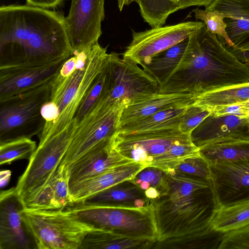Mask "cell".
I'll return each instance as SVG.
<instances>
[{
	"instance_id": "obj_31",
	"label": "cell",
	"mask_w": 249,
	"mask_h": 249,
	"mask_svg": "<svg viewBox=\"0 0 249 249\" xmlns=\"http://www.w3.org/2000/svg\"><path fill=\"white\" fill-rule=\"evenodd\" d=\"M37 148L30 138H22L0 144V164H9L19 160H29Z\"/></svg>"
},
{
	"instance_id": "obj_38",
	"label": "cell",
	"mask_w": 249,
	"mask_h": 249,
	"mask_svg": "<svg viewBox=\"0 0 249 249\" xmlns=\"http://www.w3.org/2000/svg\"><path fill=\"white\" fill-rule=\"evenodd\" d=\"M29 5L46 9L55 8L59 6L64 0H26Z\"/></svg>"
},
{
	"instance_id": "obj_33",
	"label": "cell",
	"mask_w": 249,
	"mask_h": 249,
	"mask_svg": "<svg viewBox=\"0 0 249 249\" xmlns=\"http://www.w3.org/2000/svg\"><path fill=\"white\" fill-rule=\"evenodd\" d=\"M173 172L193 175L206 180H210L209 163L199 154L181 161Z\"/></svg>"
},
{
	"instance_id": "obj_17",
	"label": "cell",
	"mask_w": 249,
	"mask_h": 249,
	"mask_svg": "<svg viewBox=\"0 0 249 249\" xmlns=\"http://www.w3.org/2000/svg\"><path fill=\"white\" fill-rule=\"evenodd\" d=\"M111 139L98 143L67 167L69 188L110 168L135 161L114 149L111 145Z\"/></svg>"
},
{
	"instance_id": "obj_44",
	"label": "cell",
	"mask_w": 249,
	"mask_h": 249,
	"mask_svg": "<svg viewBox=\"0 0 249 249\" xmlns=\"http://www.w3.org/2000/svg\"></svg>"
},
{
	"instance_id": "obj_8",
	"label": "cell",
	"mask_w": 249,
	"mask_h": 249,
	"mask_svg": "<svg viewBox=\"0 0 249 249\" xmlns=\"http://www.w3.org/2000/svg\"><path fill=\"white\" fill-rule=\"evenodd\" d=\"M53 79L0 101V144L31 138L42 130L45 121L41 109L51 99Z\"/></svg>"
},
{
	"instance_id": "obj_32",
	"label": "cell",
	"mask_w": 249,
	"mask_h": 249,
	"mask_svg": "<svg viewBox=\"0 0 249 249\" xmlns=\"http://www.w3.org/2000/svg\"><path fill=\"white\" fill-rule=\"evenodd\" d=\"M192 12L196 20L200 19L205 24L209 32L222 37L226 45L233 47L226 31V24L224 21L225 16L223 13L215 10L210 11L198 8L193 9Z\"/></svg>"
},
{
	"instance_id": "obj_15",
	"label": "cell",
	"mask_w": 249,
	"mask_h": 249,
	"mask_svg": "<svg viewBox=\"0 0 249 249\" xmlns=\"http://www.w3.org/2000/svg\"><path fill=\"white\" fill-rule=\"evenodd\" d=\"M218 208L249 200V160L210 164Z\"/></svg>"
},
{
	"instance_id": "obj_27",
	"label": "cell",
	"mask_w": 249,
	"mask_h": 249,
	"mask_svg": "<svg viewBox=\"0 0 249 249\" xmlns=\"http://www.w3.org/2000/svg\"><path fill=\"white\" fill-rule=\"evenodd\" d=\"M249 226V200L229 206L219 207L211 221L214 231L222 234Z\"/></svg>"
},
{
	"instance_id": "obj_20",
	"label": "cell",
	"mask_w": 249,
	"mask_h": 249,
	"mask_svg": "<svg viewBox=\"0 0 249 249\" xmlns=\"http://www.w3.org/2000/svg\"><path fill=\"white\" fill-rule=\"evenodd\" d=\"M205 9L225 15L226 31L233 48L249 49V0H214Z\"/></svg>"
},
{
	"instance_id": "obj_40",
	"label": "cell",
	"mask_w": 249,
	"mask_h": 249,
	"mask_svg": "<svg viewBox=\"0 0 249 249\" xmlns=\"http://www.w3.org/2000/svg\"><path fill=\"white\" fill-rule=\"evenodd\" d=\"M144 194L146 197L149 199H154L157 198L160 193L158 190L153 187L150 186L148 189L144 191Z\"/></svg>"
},
{
	"instance_id": "obj_43",
	"label": "cell",
	"mask_w": 249,
	"mask_h": 249,
	"mask_svg": "<svg viewBox=\"0 0 249 249\" xmlns=\"http://www.w3.org/2000/svg\"><path fill=\"white\" fill-rule=\"evenodd\" d=\"M138 186L142 190L145 191L148 189L151 186L149 182L142 181L139 184Z\"/></svg>"
},
{
	"instance_id": "obj_24",
	"label": "cell",
	"mask_w": 249,
	"mask_h": 249,
	"mask_svg": "<svg viewBox=\"0 0 249 249\" xmlns=\"http://www.w3.org/2000/svg\"><path fill=\"white\" fill-rule=\"evenodd\" d=\"M214 0H133L143 20L151 28L162 26L172 14L192 6H209Z\"/></svg>"
},
{
	"instance_id": "obj_30",
	"label": "cell",
	"mask_w": 249,
	"mask_h": 249,
	"mask_svg": "<svg viewBox=\"0 0 249 249\" xmlns=\"http://www.w3.org/2000/svg\"><path fill=\"white\" fill-rule=\"evenodd\" d=\"M42 190L51 197L52 209H64L70 204L71 199L67 167L60 164Z\"/></svg>"
},
{
	"instance_id": "obj_11",
	"label": "cell",
	"mask_w": 249,
	"mask_h": 249,
	"mask_svg": "<svg viewBox=\"0 0 249 249\" xmlns=\"http://www.w3.org/2000/svg\"><path fill=\"white\" fill-rule=\"evenodd\" d=\"M107 65L109 101L124 106L158 92V81L133 60L112 52L107 54Z\"/></svg>"
},
{
	"instance_id": "obj_22",
	"label": "cell",
	"mask_w": 249,
	"mask_h": 249,
	"mask_svg": "<svg viewBox=\"0 0 249 249\" xmlns=\"http://www.w3.org/2000/svg\"><path fill=\"white\" fill-rule=\"evenodd\" d=\"M199 154L209 163L249 160V134L230 135L198 148Z\"/></svg>"
},
{
	"instance_id": "obj_39",
	"label": "cell",
	"mask_w": 249,
	"mask_h": 249,
	"mask_svg": "<svg viewBox=\"0 0 249 249\" xmlns=\"http://www.w3.org/2000/svg\"><path fill=\"white\" fill-rule=\"evenodd\" d=\"M226 45L240 61L249 64V49H239L230 47L226 44Z\"/></svg>"
},
{
	"instance_id": "obj_29",
	"label": "cell",
	"mask_w": 249,
	"mask_h": 249,
	"mask_svg": "<svg viewBox=\"0 0 249 249\" xmlns=\"http://www.w3.org/2000/svg\"><path fill=\"white\" fill-rule=\"evenodd\" d=\"M249 100V82L206 92L196 97L194 105L212 108Z\"/></svg>"
},
{
	"instance_id": "obj_42",
	"label": "cell",
	"mask_w": 249,
	"mask_h": 249,
	"mask_svg": "<svg viewBox=\"0 0 249 249\" xmlns=\"http://www.w3.org/2000/svg\"><path fill=\"white\" fill-rule=\"evenodd\" d=\"M133 2V0H118V7L120 11H122L124 6L128 5Z\"/></svg>"
},
{
	"instance_id": "obj_6",
	"label": "cell",
	"mask_w": 249,
	"mask_h": 249,
	"mask_svg": "<svg viewBox=\"0 0 249 249\" xmlns=\"http://www.w3.org/2000/svg\"><path fill=\"white\" fill-rule=\"evenodd\" d=\"M65 208L81 221L95 228L157 241V228L153 207L150 202L142 208L76 203L69 204Z\"/></svg>"
},
{
	"instance_id": "obj_10",
	"label": "cell",
	"mask_w": 249,
	"mask_h": 249,
	"mask_svg": "<svg viewBox=\"0 0 249 249\" xmlns=\"http://www.w3.org/2000/svg\"><path fill=\"white\" fill-rule=\"evenodd\" d=\"M124 105L102 98L92 110L75 128L60 164L66 167L100 142L112 137L119 128Z\"/></svg>"
},
{
	"instance_id": "obj_35",
	"label": "cell",
	"mask_w": 249,
	"mask_h": 249,
	"mask_svg": "<svg viewBox=\"0 0 249 249\" xmlns=\"http://www.w3.org/2000/svg\"><path fill=\"white\" fill-rule=\"evenodd\" d=\"M249 249V226L224 233L218 249Z\"/></svg>"
},
{
	"instance_id": "obj_14",
	"label": "cell",
	"mask_w": 249,
	"mask_h": 249,
	"mask_svg": "<svg viewBox=\"0 0 249 249\" xmlns=\"http://www.w3.org/2000/svg\"><path fill=\"white\" fill-rule=\"evenodd\" d=\"M104 3L105 0H71L65 20L73 54L98 42L105 18Z\"/></svg>"
},
{
	"instance_id": "obj_19",
	"label": "cell",
	"mask_w": 249,
	"mask_h": 249,
	"mask_svg": "<svg viewBox=\"0 0 249 249\" xmlns=\"http://www.w3.org/2000/svg\"><path fill=\"white\" fill-rule=\"evenodd\" d=\"M145 167L142 163L134 161L113 167L79 182L70 188L71 204L81 202L88 197L114 185L131 180Z\"/></svg>"
},
{
	"instance_id": "obj_41",
	"label": "cell",
	"mask_w": 249,
	"mask_h": 249,
	"mask_svg": "<svg viewBox=\"0 0 249 249\" xmlns=\"http://www.w3.org/2000/svg\"><path fill=\"white\" fill-rule=\"evenodd\" d=\"M11 177V172L10 170L1 171L0 172V186L2 187L6 185Z\"/></svg>"
},
{
	"instance_id": "obj_26",
	"label": "cell",
	"mask_w": 249,
	"mask_h": 249,
	"mask_svg": "<svg viewBox=\"0 0 249 249\" xmlns=\"http://www.w3.org/2000/svg\"><path fill=\"white\" fill-rule=\"evenodd\" d=\"M188 41V38L156 54L141 67L158 81L160 86L179 64Z\"/></svg>"
},
{
	"instance_id": "obj_3",
	"label": "cell",
	"mask_w": 249,
	"mask_h": 249,
	"mask_svg": "<svg viewBox=\"0 0 249 249\" xmlns=\"http://www.w3.org/2000/svg\"><path fill=\"white\" fill-rule=\"evenodd\" d=\"M249 82V64L240 61L206 25L189 38L179 64L158 93H203Z\"/></svg>"
},
{
	"instance_id": "obj_13",
	"label": "cell",
	"mask_w": 249,
	"mask_h": 249,
	"mask_svg": "<svg viewBox=\"0 0 249 249\" xmlns=\"http://www.w3.org/2000/svg\"><path fill=\"white\" fill-rule=\"evenodd\" d=\"M67 59L36 62L13 58L1 64L0 101L53 79Z\"/></svg>"
},
{
	"instance_id": "obj_4",
	"label": "cell",
	"mask_w": 249,
	"mask_h": 249,
	"mask_svg": "<svg viewBox=\"0 0 249 249\" xmlns=\"http://www.w3.org/2000/svg\"><path fill=\"white\" fill-rule=\"evenodd\" d=\"M110 143L124 157L167 174L173 172L182 160L199 154L191 135L179 128L134 133L117 130Z\"/></svg>"
},
{
	"instance_id": "obj_34",
	"label": "cell",
	"mask_w": 249,
	"mask_h": 249,
	"mask_svg": "<svg viewBox=\"0 0 249 249\" xmlns=\"http://www.w3.org/2000/svg\"><path fill=\"white\" fill-rule=\"evenodd\" d=\"M208 108L192 105L186 107L180 120L179 129L182 132L191 135L193 130L211 113Z\"/></svg>"
},
{
	"instance_id": "obj_37",
	"label": "cell",
	"mask_w": 249,
	"mask_h": 249,
	"mask_svg": "<svg viewBox=\"0 0 249 249\" xmlns=\"http://www.w3.org/2000/svg\"><path fill=\"white\" fill-rule=\"evenodd\" d=\"M209 109L212 113L217 115H230L240 118H249V100L231 105L216 106Z\"/></svg>"
},
{
	"instance_id": "obj_9",
	"label": "cell",
	"mask_w": 249,
	"mask_h": 249,
	"mask_svg": "<svg viewBox=\"0 0 249 249\" xmlns=\"http://www.w3.org/2000/svg\"><path fill=\"white\" fill-rule=\"evenodd\" d=\"M75 128L71 122L60 133L39 139L38 145L15 187L25 205L43 189L55 172Z\"/></svg>"
},
{
	"instance_id": "obj_2",
	"label": "cell",
	"mask_w": 249,
	"mask_h": 249,
	"mask_svg": "<svg viewBox=\"0 0 249 249\" xmlns=\"http://www.w3.org/2000/svg\"><path fill=\"white\" fill-rule=\"evenodd\" d=\"M1 57L36 62L67 59L73 53L65 17L60 12L27 5L0 7Z\"/></svg>"
},
{
	"instance_id": "obj_16",
	"label": "cell",
	"mask_w": 249,
	"mask_h": 249,
	"mask_svg": "<svg viewBox=\"0 0 249 249\" xmlns=\"http://www.w3.org/2000/svg\"><path fill=\"white\" fill-rule=\"evenodd\" d=\"M25 205L15 187L0 194V249H36L21 215Z\"/></svg>"
},
{
	"instance_id": "obj_36",
	"label": "cell",
	"mask_w": 249,
	"mask_h": 249,
	"mask_svg": "<svg viewBox=\"0 0 249 249\" xmlns=\"http://www.w3.org/2000/svg\"><path fill=\"white\" fill-rule=\"evenodd\" d=\"M167 173L162 170L153 167H146L139 172L131 180L137 185L142 181L149 182L160 193L163 189Z\"/></svg>"
},
{
	"instance_id": "obj_28",
	"label": "cell",
	"mask_w": 249,
	"mask_h": 249,
	"mask_svg": "<svg viewBox=\"0 0 249 249\" xmlns=\"http://www.w3.org/2000/svg\"><path fill=\"white\" fill-rule=\"evenodd\" d=\"M186 107L161 111L143 119L125 124L119 127L117 130L124 133H134L165 128H179L181 117Z\"/></svg>"
},
{
	"instance_id": "obj_21",
	"label": "cell",
	"mask_w": 249,
	"mask_h": 249,
	"mask_svg": "<svg viewBox=\"0 0 249 249\" xmlns=\"http://www.w3.org/2000/svg\"><path fill=\"white\" fill-rule=\"evenodd\" d=\"M249 118L217 115L211 113L192 132V141L198 148L215 140L236 134H249Z\"/></svg>"
},
{
	"instance_id": "obj_18",
	"label": "cell",
	"mask_w": 249,
	"mask_h": 249,
	"mask_svg": "<svg viewBox=\"0 0 249 249\" xmlns=\"http://www.w3.org/2000/svg\"><path fill=\"white\" fill-rule=\"evenodd\" d=\"M196 97L195 95L190 93L161 94L158 92L145 99L126 105L121 113L119 128L161 111L185 107L193 105Z\"/></svg>"
},
{
	"instance_id": "obj_7",
	"label": "cell",
	"mask_w": 249,
	"mask_h": 249,
	"mask_svg": "<svg viewBox=\"0 0 249 249\" xmlns=\"http://www.w3.org/2000/svg\"><path fill=\"white\" fill-rule=\"evenodd\" d=\"M21 215L37 249H79L86 235L95 229L66 208L25 207Z\"/></svg>"
},
{
	"instance_id": "obj_1",
	"label": "cell",
	"mask_w": 249,
	"mask_h": 249,
	"mask_svg": "<svg viewBox=\"0 0 249 249\" xmlns=\"http://www.w3.org/2000/svg\"><path fill=\"white\" fill-rule=\"evenodd\" d=\"M150 203L158 231L153 249H218L223 234L211 227L218 206L210 180L168 173L163 191Z\"/></svg>"
},
{
	"instance_id": "obj_5",
	"label": "cell",
	"mask_w": 249,
	"mask_h": 249,
	"mask_svg": "<svg viewBox=\"0 0 249 249\" xmlns=\"http://www.w3.org/2000/svg\"><path fill=\"white\" fill-rule=\"evenodd\" d=\"M76 54L77 64L74 71L67 76L57 73L52 82L50 100L56 105L59 114L51 126L41 132L40 138L56 135L71 123L78 108L102 71L108 53L106 48L97 42Z\"/></svg>"
},
{
	"instance_id": "obj_23",
	"label": "cell",
	"mask_w": 249,
	"mask_h": 249,
	"mask_svg": "<svg viewBox=\"0 0 249 249\" xmlns=\"http://www.w3.org/2000/svg\"><path fill=\"white\" fill-rule=\"evenodd\" d=\"M156 241L124 235L112 230L95 228L84 238L79 249H153Z\"/></svg>"
},
{
	"instance_id": "obj_12",
	"label": "cell",
	"mask_w": 249,
	"mask_h": 249,
	"mask_svg": "<svg viewBox=\"0 0 249 249\" xmlns=\"http://www.w3.org/2000/svg\"><path fill=\"white\" fill-rule=\"evenodd\" d=\"M204 25L203 21H190L144 31H132V41L126 47L123 57L141 66L156 54L188 38Z\"/></svg>"
},
{
	"instance_id": "obj_25",
	"label": "cell",
	"mask_w": 249,
	"mask_h": 249,
	"mask_svg": "<svg viewBox=\"0 0 249 249\" xmlns=\"http://www.w3.org/2000/svg\"><path fill=\"white\" fill-rule=\"evenodd\" d=\"M147 198L144 191L129 180L123 181L79 202L84 204L124 205L134 206L138 198Z\"/></svg>"
}]
</instances>
